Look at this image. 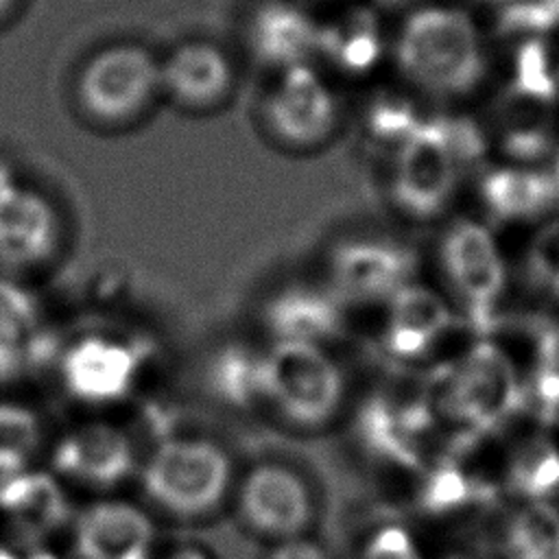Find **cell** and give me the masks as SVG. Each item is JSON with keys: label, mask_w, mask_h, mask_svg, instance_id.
<instances>
[{"label": "cell", "mask_w": 559, "mask_h": 559, "mask_svg": "<svg viewBox=\"0 0 559 559\" xmlns=\"http://www.w3.org/2000/svg\"><path fill=\"white\" fill-rule=\"evenodd\" d=\"M483 41L474 20L454 7L430 4L406 15L395 37V63L435 96L469 92L483 76Z\"/></svg>", "instance_id": "1"}, {"label": "cell", "mask_w": 559, "mask_h": 559, "mask_svg": "<svg viewBox=\"0 0 559 559\" xmlns=\"http://www.w3.org/2000/svg\"><path fill=\"white\" fill-rule=\"evenodd\" d=\"M138 476L151 504L179 520L214 513L234 480L225 448L203 437H166L140 465Z\"/></svg>", "instance_id": "2"}, {"label": "cell", "mask_w": 559, "mask_h": 559, "mask_svg": "<svg viewBox=\"0 0 559 559\" xmlns=\"http://www.w3.org/2000/svg\"><path fill=\"white\" fill-rule=\"evenodd\" d=\"M345 378L323 345L271 341L264 349V404L295 428H321L336 417Z\"/></svg>", "instance_id": "3"}, {"label": "cell", "mask_w": 559, "mask_h": 559, "mask_svg": "<svg viewBox=\"0 0 559 559\" xmlns=\"http://www.w3.org/2000/svg\"><path fill=\"white\" fill-rule=\"evenodd\" d=\"M162 92L159 61L142 46L116 44L92 55L76 79L83 114L100 124H122Z\"/></svg>", "instance_id": "4"}, {"label": "cell", "mask_w": 559, "mask_h": 559, "mask_svg": "<svg viewBox=\"0 0 559 559\" xmlns=\"http://www.w3.org/2000/svg\"><path fill=\"white\" fill-rule=\"evenodd\" d=\"M441 391L443 411L474 432L493 430L524 404L513 365L491 343H478L456 371H448Z\"/></svg>", "instance_id": "5"}, {"label": "cell", "mask_w": 559, "mask_h": 559, "mask_svg": "<svg viewBox=\"0 0 559 559\" xmlns=\"http://www.w3.org/2000/svg\"><path fill=\"white\" fill-rule=\"evenodd\" d=\"M146 349L131 338L85 334L59 356L61 384L76 402L111 406L131 395L146 360Z\"/></svg>", "instance_id": "6"}, {"label": "cell", "mask_w": 559, "mask_h": 559, "mask_svg": "<svg viewBox=\"0 0 559 559\" xmlns=\"http://www.w3.org/2000/svg\"><path fill=\"white\" fill-rule=\"evenodd\" d=\"M459 162L448 144L443 120L419 127L393 151L391 199L413 218L439 214L452 197Z\"/></svg>", "instance_id": "7"}, {"label": "cell", "mask_w": 559, "mask_h": 559, "mask_svg": "<svg viewBox=\"0 0 559 559\" xmlns=\"http://www.w3.org/2000/svg\"><path fill=\"white\" fill-rule=\"evenodd\" d=\"M238 515L247 528L275 542L304 535L314 518V498L299 472L284 463H258L236 489Z\"/></svg>", "instance_id": "8"}, {"label": "cell", "mask_w": 559, "mask_h": 559, "mask_svg": "<svg viewBox=\"0 0 559 559\" xmlns=\"http://www.w3.org/2000/svg\"><path fill=\"white\" fill-rule=\"evenodd\" d=\"M330 288L343 304H386L411 284V249L384 238H349L334 247L328 264Z\"/></svg>", "instance_id": "9"}, {"label": "cell", "mask_w": 559, "mask_h": 559, "mask_svg": "<svg viewBox=\"0 0 559 559\" xmlns=\"http://www.w3.org/2000/svg\"><path fill=\"white\" fill-rule=\"evenodd\" d=\"M262 111L271 135L293 148L321 144L338 120L332 90L310 66L282 70L264 98Z\"/></svg>", "instance_id": "10"}, {"label": "cell", "mask_w": 559, "mask_h": 559, "mask_svg": "<svg viewBox=\"0 0 559 559\" xmlns=\"http://www.w3.org/2000/svg\"><path fill=\"white\" fill-rule=\"evenodd\" d=\"M52 467L59 478L98 491L120 487L140 469L131 437L105 421L68 430L55 445Z\"/></svg>", "instance_id": "11"}, {"label": "cell", "mask_w": 559, "mask_h": 559, "mask_svg": "<svg viewBox=\"0 0 559 559\" xmlns=\"http://www.w3.org/2000/svg\"><path fill=\"white\" fill-rule=\"evenodd\" d=\"M59 218L39 192L0 177V264L35 269L52 258L59 245Z\"/></svg>", "instance_id": "12"}, {"label": "cell", "mask_w": 559, "mask_h": 559, "mask_svg": "<svg viewBox=\"0 0 559 559\" xmlns=\"http://www.w3.org/2000/svg\"><path fill=\"white\" fill-rule=\"evenodd\" d=\"M153 539L151 518L127 500H96L74 522L81 559H151Z\"/></svg>", "instance_id": "13"}, {"label": "cell", "mask_w": 559, "mask_h": 559, "mask_svg": "<svg viewBox=\"0 0 559 559\" xmlns=\"http://www.w3.org/2000/svg\"><path fill=\"white\" fill-rule=\"evenodd\" d=\"M345 304L330 286L290 284L277 290L262 310L271 341L328 345L343 334Z\"/></svg>", "instance_id": "14"}, {"label": "cell", "mask_w": 559, "mask_h": 559, "mask_svg": "<svg viewBox=\"0 0 559 559\" xmlns=\"http://www.w3.org/2000/svg\"><path fill=\"white\" fill-rule=\"evenodd\" d=\"M247 44L255 61L280 72L310 66L319 55V24L288 0H266L249 20Z\"/></svg>", "instance_id": "15"}, {"label": "cell", "mask_w": 559, "mask_h": 559, "mask_svg": "<svg viewBox=\"0 0 559 559\" xmlns=\"http://www.w3.org/2000/svg\"><path fill=\"white\" fill-rule=\"evenodd\" d=\"M162 70V90L186 109H210L231 90L234 70L227 55L210 41H186L175 48Z\"/></svg>", "instance_id": "16"}, {"label": "cell", "mask_w": 559, "mask_h": 559, "mask_svg": "<svg viewBox=\"0 0 559 559\" xmlns=\"http://www.w3.org/2000/svg\"><path fill=\"white\" fill-rule=\"evenodd\" d=\"M384 306L382 345L395 360L424 356L452 319L445 304L417 284H406Z\"/></svg>", "instance_id": "17"}, {"label": "cell", "mask_w": 559, "mask_h": 559, "mask_svg": "<svg viewBox=\"0 0 559 559\" xmlns=\"http://www.w3.org/2000/svg\"><path fill=\"white\" fill-rule=\"evenodd\" d=\"M46 347L37 301L22 286L0 277V380L41 362Z\"/></svg>", "instance_id": "18"}, {"label": "cell", "mask_w": 559, "mask_h": 559, "mask_svg": "<svg viewBox=\"0 0 559 559\" xmlns=\"http://www.w3.org/2000/svg\"><path fill=\"white\" fill-rule=\"evenodd\" d=\"M384 52V37L376 13L367 7L349 9L319 24V55L347 76L369 74Z\"/></svg>", "instance_id": "19"}, {"label": "cell", "mask_w": 559, "mask_h": 559, "mask_svg": "<svg viewBox=\"0 0 559 559\" xmlns=\"http://www.w3.org/2000/svg\"><path fill=\"white\" fill-rule=\"evenodd\" d=\"M207 384L221 404L253 413L264 404V352L234 343L221 347L207 367Z\"/></svg>", "instance_id": "20"}, {"label": "cell", "mask_w": 559, "mask_h": 559, "mask_svg": "<svg viewBox=\"0 0 559 559\" xmlns=\"http://www.w3.org/2000/svg\"><path fill=\"white\" fill-rule=\"evenodd\" d=\"M0 507L24 533H46L68 513L61 483L41 472H22L0 487Z\"/></svg>", "instance_id": "21"}, {"label": "cell", "mask_w": 559, "mask_h": 559, "mask_svg": "<svg viewBox=\"0 0 559 559\" xmlns=\"http://www.w3.org/2000/svg\"><path fill=\"white\" fill-rule=\"evenodd\" d=\"M483 194L500 218H526L546 210L557 192L555 179L524 170H500L485 179Z\"/></svg>", "instance_id": "22"}, {"label": "cell", "mask_w": 559, "mask_h": 559, "mask_svg": "<svg viewBox=\"0 0 559 559\" xmlns=\"http://www.w3.org/2000/svg\"><path fill=\"white\" fill-rule=\"evenodd\" d=\"M502 550L509 559H559V511L533 502L504 528Z\"/></svg>", "instance_id": "23"}, {"label": "cell", "mask_w": 559, "mask_h": 559, "mask_svg": "<svg viewBox=\"0 0 559 559\" xmlns=\"http://www.w3.org/2000/svg\"><path fill=\"white\" fill-rule=\"evenodd\" d=\"M41 445L37 415L20 404H0V476L26 472L28 461Z\"/></svg>", "instance_id": "24"}, {"label": "cell", "mask_w": 559, "mask_h": 559, "mask_svg": "<svg viewBox=\"0 0 559 559\" xmlns=\"http://www.w3.org/2000/svg\"><path fill=\"white\" fill-rule=\"evenodd\" d=\"M509 483L524 496H548L559 487V452L546 439L526 441L511 461Z\"/></svg>", "instance_id": "25"}, {"label": "cell", "mask_w": 559, "mask_h": 559, "mask_svg": "<svg viewBox=\"0 0 559 559\" xmlns=\"http://www.w3.org/2000/svg\"><path fill=\"white\" fill-rule=\"evenodd\" d=\"M491 236L474 223H456L443 238L441 260L450 280L496 260Z\"/></svg>", "instance_id": "26"}, {"label": "cell", "mask_w": 559, "mask_h": 559, "mask_svg": "<svg viewBox=\"0 0 559 559\" xmlns=\"http://www.w3.org/2000/svg\"><path fill=\"white\" fill-rule=\"evenodd\" d=\"M526 103L513 100L504 111V146L513 157L531 159L546 151L548 131L546 116L537 107V98L526 96Z\"/></svg>", "instance_id": "27"}, {"label": "cell", "mask_w": 559, "mask_h": 559, "mask_svg": "<svg viewBox=\"0 0 559 559\" xmlns=\"http://www.w3.org/2000/svg\"><path fill=\"white\" fill-rule=\"evenodd\" d=\"M419 118L413 114V107L402 98H378L369 107L367 129L376 144L391 146L393 151L419 127Z\"/></svg>", "instance_id": "28"}, {"label": "cell", "mask_w": 559, "mask_h": 559, "mask_svg": "<svg viewBox=\"0 0 559 559\" xmlns=\"http://www.w3.org/2000/svg\"><path fill=\"white\" fill-rule=\"evenodd\" d=\"M478 487L454 465H441L435 469L419 489V500L428 511H448L463 504L469 496H476Z\"/></svg>", "instance_id": "29"}, {"label": "cell", "mask_w": 559, "mask_h": 559, "mask_svg": "<svg viewBox=\"0 0 559 559\" xmlns=\"http://www.w3.org/2000/svg\"><path fill=\"white\" fill-rule=\"evenodd\" d=\"M526 277L535 286H552L559 277V221L546 225L531 242Z\"/></svg>", "instance_id": "30"}, {"label": "cell", "mask_w": 559, "mask_h": 559, "mask_svg": "<svg viewBox=\"0 0 559 559\" xmlns=\"http://www.w3.org/2000/svg\"><path fill=\"white\" fill-rule=\"evenodd\" d=\"M358 559H424L413 537L400 526H382L373 531Z\"/></svg>", "instance_id": "31"}, {"label": "cell", "mask_w": 559, "mask_h": 559, "mask_svg": "<svg viewBox=\"0 0 559 559\" xmlns=\"http://www.w3.org/2000/svg\"><path fill=\"white\" fill-rule=\"evenodd\" d=\"M533 393L544 419H555L559 413V367L537 365Z\"/></svg>", "instance_id": "32"}, {"label": "cell", "mask_w": 559, "mask_h": 559, "mask_svg": "<svg viewBox=\"0 0 559 559\" xmlns=\"http://www.w3.org/2000/svg\"><path fill=\"white\" fill-rule=\"evenodd\" d=\"M269 559H330V557L317 542L299 535V537L277 542Z\"/></svg>", "instance_id": "33"}, {"label": "cell", "mask_w": 559, "mask_h": 559, "mask_svg": "<svg viewBox=\"0 0 559 559\" xmlns=\"http://www.w3.org/2000/svg\"><path fill=\"white\" fill-rule=\"evenodd\" d=\"M166 559H207V555L199 548H179L173 555H168Z\"/></svg>", "instance_id": "34"}, {"label": "cell", "mask_w": 559, "mask_h": 559, "mask_svg": "<svg viewBox=\"0 0 559 559\" xmlns=\"http://www.w3.org/2000/svg\"><path fill=\"white\" fill-rule=\"evenodd\" d=\"M0 559H15L9 550H4V548H0Z\"/></svg>", "instance_id": "35"}, {"label": "cell", "mask_w": 559, "mask_h": 559, "mask_svg": "<svg viewBox=\"0 0 559 559\" xmlns=\"http://www.w3.org/2000/svg\"><path fill=\"white\" fill-rule=\"evenodd\" d=\"M555 186H557V192H559V159H557V175H555Z\"/></svg>", "instance_id": "36"}, {"label": "cell", "mask_w": 559, "mask_h": 559, "mask_svg": "<svg viewBox=\"0 0 559 559\" xmlns=\"http://www.w3.org/2000/svg\"><path fill=\"white\" fill-rule=\"evenodd\" d=\"M552 286H555V290H557V293H559V277H557V280H555V284H552Z\"/></svg>", "instance_id": "37"}]
</instances>
